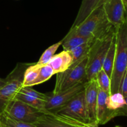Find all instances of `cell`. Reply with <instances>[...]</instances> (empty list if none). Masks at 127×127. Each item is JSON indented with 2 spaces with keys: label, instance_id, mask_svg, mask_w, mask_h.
Listing matches in <instances>:
<instances>
[{
  "label": "cell",
  "instance_id": "603a6c76",
  "mask_svg": "<svg viewBox=\"0 0 127 127\" xmlns=\"http://www.w3.org/2000/svg\"><path fill=\"white\" fill-rule=\"evenodd\" d=\"M54 74H55L54 71L48 64L42 66L37 78L32 82L31 87L36 85L41 84V83L46 82L49 80Z\"/></svg>",
  "mask_w": 127,
  "mask_h": 127
},
{
  "label": "cell",
  "instance_id": "ac0fdd59",
  "mask_svg": "<svg viewBox=\"0 0 127 127\" xmlns=\"http://www.w3.org/2000/svg\"><path fill=\"white\" fill-rule=\"evenodd\" d=\"M116 33L113 37L110 46L109 47L107 54L104 59V64L102 65V69L111 79L113 67H114V61H115V52H116Z\"/></svg>",
  "mask_w": 127,
  "mask_h": 127
},
{
  "label": "cell",
  "instance_id": "3957f363",
  "mask_svg": "<svg viewBox=\"0 0 127 127\" xmlns=\"http://www.w3.org/2000/svg\"><path fill=\"white\" fill-rule=\"evenodd\" d=\"M88 55L73 63L64 72L57 73L55 86L52 93H57L79 83L87 82L86 68Z\"/></svg>",
  "mask_w": 127,
  "mask_h": 127
},
{
  "label": "cell",
  "instance_id": "30bf717a",
  "mask_svg": "<svg viewBox=\"0 0 127 127\" xmlns=\"http://www.w3.org/2000/svg\"><path fill=\"white\" fill-rule=\"evenodd\" d=\"M47 95L38 92L31 87H22L14 98L34 107L45 113H48L45 108Z\"/></svg>",
  "mask_w": 127,
  "mask_h": 127
},
{
  "label": "cell",
  "instance_id": "9a60e30c",
  "mask_svg": "<svg viewBox=\"0 0 127 127\" xmlns=\"http://www.w3.org/2000/svg\"><path fill=\"white\" fill-rule=\"evenodd\" d=\"M72 63L73 59L71 54L68 51H63L58 54H55L48 64L57 74L68 69Z\"/></svg>",
  "mask_w": 127,
  "mask_h": 127
},
{
  "label": "cell",
  "instance_id": "52a82bcc",
  "mask_svg": "<svg viewBox=\"0 0 127 127\" xmlns=\"http://www.w3.org/2000/svg\"><path fill=\"white\" fill-rule=\"evenodd\" d=\"M2 113L17 121L33 125L35 124L41 117L45 114L44 112L16 98L9 102Z\"/></svg>",
  "mask_w": 127,
  "mask_h": 127
},
{
  "label": "cell",
  "instance_id": "8992f818",
  "mask_svg": "<svg viewBox=\"0 0 127 127\" xmlns=\"http://www.w3.org/2000/svg\"><path fill=\"white\" fill-rule=\"evenodd\" d=\"M84 90L74 97L66 105L56 111L54 114L81 125L90 123Z\"/></svg>",
  "mask_w": 127,
  "mask_h": 127
},
{
  "label": "cell",
  "instance_id": "44dd1931",
  "mask_svg": "<svg viewBox=\"0 0 127 127\" xmlns=\"http://www.w3.org/2000/svg\"><path fill=\"white\" fill-rule=\"evenodd\" d=\"M62 41L61 40V41H59L58 42L54 44H53L52 46H51L50 47L47 48V49L43 52V53L42 54L40 58L38 60V62L36 63V64L40 66V67L45 65L48 64L49 63L50 61H51V59H52V57H53V56H54V55L55 54L57 49L59 48V47L62 45Z\"/></svg>",
  "mask_w": 127,
  "mask_h": 127
},
{
  "label": "cell",
  "instance_id": "d6986e66",
  "mask_svg": "<svg viewBox=\"0 0 127 127\" xmlns=\"http://www.w3.org/2000/svg\"><path fill=\"white\" fill-rule=\"evenodd\" d=\"M95 41L96 40L94 39L89 41L86 43L80 45L76 48L73 49L72 51H69V52L71 55L72 59H73V63L72 64L78 62L79 60L82 59L84 57L88 56L89 51H90L91 48Z\"/></svg>",
  "mask_w": 127,
  "mask_h": 127
},
{
  "label": "cell",
  "instance_id": "f1b7e54d",
  "mask_svg": "<svg viewBox=\"0 0 127 127\" xmlns=\"http://www.w3.org/2000/svg\"><path fill=\"white\" fill-rule=\"evenodd\" d=\"M5 83H6V78H0V88H2Z\"/></svg>",
  "mask_w": 127,
  "mask_h": 127
},
{
  "label": "cell",
  "instance_id": "7c38bea8",
  "mask_svg": "<svg viewBox=\"0 0 127 127\" xmlns=\"http://www.w3.org/2000/svg\"><path fill=\"white\" fill-rule=\"evenodd\" d=\"M34 125L36 127H82L83 125L73 123L49 112L43 115Z\"/></svg>",
  "mask_w": 127,
  "mask_h": 127
},
{
  "label": "cell",
  "instance_id": "7402d4cb",
  "mask_svg": "<svg viewBox=\"0 0 127 127\" xmlns=\"http://www.w3.org/2000/svg\"><path fill=\"white\" fill-rule=\"evenodd\" d=\"M98 87L102 90L111 94V79L102 68L96 76Z\"/></svg>",
  "mask_w": 127,
  "mask_h": 127
},
{
  "label": "cell",
  "instance_id": "f546056e",
  "mask_svg": "<svg viewBox=\"0 0 127 127\" xmlns=\"http://www.w3.org/2000/svg\"><path fill=\"white\" fill-rule=\"evenodd\" d=\"M0 127H2V123H1V121H0Z\"/></svg>",
  "mask_w": 127,
  "mask_h": 127
},
{
  "label": "cell",
  "instance_id": "d4e9b609",
  "mask_svg": "<svg viewBox=\"0 0 127 127\" xmlns=\"http://www.w3.org/2000/svg\"><path fill=\"white\" fill-rule=\"evenodd\" d=\"M119 92L121 93L124 97L127 96V68L121 82Z\"/></svg>",
  "mask_w": 127,
  "mask_h": 127
},
{
  "label": "cell",
  "instance_id": "2e32d148",
  "mask_svg": "<svg viewBox=\"0 0 127 127\" xmlns=\"http://www.w3.org/2000/svg\"><path fill=\"white\" fill-rule=\"evenodd\" d=\"M93 39L95 40L93 37H86L82 36L75 33L71 30H69L65 37L62 40V46L63 48V51L69 52L80 45Z\"/></svg>",
  "mask_w": 127,
  "mask_h": 127
},
{
  "label": "cell",
  "instance_id": "ffe728a7",
  "mask_svg": "<svg viewBox=\"0 0 127 127\" xmlns=\"http://www.w3.org/2000/svg\"><path fill=\"white\" fill-rule=\"evenodd\" d=\"M41 67L36 64H31L25 70L22 87H31L32 82L37 78Z\"/></svg>",
  "mask_w": 127,
  "mask_h": 127
},
{
  "label": "cell",
  "instance_id": "9c48e42d",
  "mask_svg": "<svg viewBox=\"0 0 127 127\" xmlns=\"http://www.w3.org/2000/svg\"><path fill=\"white\" fill-rule=\"evenodd\" d=\"M103 7L108 21L115 29L125 24V11L123 0H106Z\"/></svg>",
  "mask_w": 127,
  "mask_h": 127
},
{
  "label": "cell",
  "instance_id": "cb8c5ba5",
  "mask_svg": "<svg viewBox=\"0 0 127 127\" xmlns=\"http://www.w3.org/2000/svg\"><path fill=\"white\" fill-rule=\"evenodd\" d=\"M0 121L2 123V127H36L33 124L12 119L4 113L0 114Z\"/></svg>",
  "mask_w": 127,
  "mask_h": 127
},
{
  "label": "cell",
  "instance_id": "ba28073f",
  "mask_svg": "<svg viewBox=\"0 0 127 127\" xmlns=\"http://www.w3.org/2000/svg\"><path fill=\"white\" fill-rule=\"evenodd\" d=\"M85 83H79L70 88L58 92L47 95L45 108L47 112L54 113L71 100L74 97L84 90Z\"/></svg>",
  "mask_w": 127,
  "mask_h": 127
},
{
  "label": "cell",
  "instance_id": "6da1fadb",
  "mask_svg": "<svg viewBox=\"0 0 127 127\" xmlns=\"http://www.w3.org/2000/svg\"><path fill=\"white\" fill-rule=\"evenodd\" d=\"M70 30L84 37L97 40L104 38L116 29L108 21L102 5L93 11L81 23L71 27Z\"/></svg>",
  "mask_w": 127,
  "mask_h": 127
},
{
  "label": "cell",
  "instance_id": "484cf974",
  "mask_svg": "<svg viewBox=\"0 0 127 127\" xmlns=\"http://www.w3.org/2000/svg\"><path fill=\"white\" fill-rule=\"evenodd\" d=\"M124 97H125V104L122 108L117 111V117H119V116H126L127 117V96Z\"/></svg>",
  "mask_w": 127,
  "mask_h": 127
},
{
  "label": "cell",
  "instance_id": "4fadbf2b",
  "mask_svg": "<svg viewBox=\"0 0 127 127\" xmlns=\"http://www.w3.org/2000/svg\"><path fill=\"white\" fill-rule=\"evenodd\" d=\"M109 95L110 94L99 88L96 110L97 123L99 125L106 124L107 122L113 119L110 112L107 109L106 104L107 98Z\"/></svg>",
  "mask_w": 127,
  "mask_h": 127
},
{
  "label": "cell",
  "instance_id": "83f0119b",
  "mask_svg": "<svg viewBox=\"0 0 127 127\" xmlns=\"http://www.w3.org/2000/svg\"><path fill=\"white\" fill-rule=\"evenodd\" d=\"M82 127H99L97 123H89V124L83 125Z\"/></svg>",
  "mask_w": 127,
  "mask_h": 127
},
{
  "label": "cell",
  "instance_id": "277c9868",
  "mask_svg": "<svg viewBox=\"0 0 127 127\" xmlns=\"http://www.w3.org/2000/svg\"><path fill=\"white\" fill-rule=\"evenodd\" d=\"M116 32L117 30H114L106 37L96 40L93 44L88 54L86 68L87 81L95 79L98 72L102 68L105 56Z\"/></svg>",
  "mask_w": 127,
  "mask_h": 127
},
{
  "label": "cell",
  "instance_id": "4dcf8cb0",
  "mask_svg": "<svg viewBox=\"0 0 127 127\" xmlns=\"http://www.w3.org/2000/svg\"><path fill=\"white\" fill-rule=\"evenodd\" d=\"M120 127V126H119V125H117V126H115V127Z\"/></svg>",
  "mask_w": 127,
  "mask_h": 127
},
{
  "label": "cell",
  "instance_id": "4316f807",
  "mask_svg": "<svg viewBox=\"0 0 127 127\" xmlns=\"http://www.w3.org/2000/svg\"><path fill=\"white\" fill-rule=\"evenodd\" d=\"M124 3V6H125V23L127 25V0H123Z\"/></svg>",
  "mask_w": 127,
  "mask_h": 127
},
{
  "label": "cell",
  "instance_id": "8fae6325",
  "mask_svg": "<svg viewBox=\"0 0 127 127\" xmlns=\"http://www.w3.org/2000/svg\"><path fill=\"white\" fill-rule=\"evenodd\" d=\"M84 91L90 123H97L96 110L99 87L96 78L86 82Z\"/></svg>",
  "mask_w": 127,
  "mask_h": 127
},
{
  "label": "cell",
  "instance_id": "5bb4252c",
  "mask_svg": "<svg viewBox=\"0 0 127 127\" xmlns=\"http://www.w3.org/2000/svg\"><path fill=\"white\" fill-rule=\"evenodd\" d=\"M106 0H82L78 14L71 27L81 23L93 11L102 6Z\"/></svg>",
  "mask_w": 127,
  "mask_h": 127
},
{
  "label": "cell",
  "instance_id": "7a4b0ae2",
  "mask_svg": "<svg viewBox=\"0 0 127 127\" xmlns=\"http://www.w3.org/2000/svg\"><path fill=\"white\" fill-rule=\"evenodd\" d=\"M116 52L111 76V94L119 92L127 68V25L124 24L116 32Z\"/></svg>",
  "mask_w": 127,
  "mask_h": 127
},
{
  "label": "cell",
  "instance_id": "5b68a950",
  "mask_svg": "<svg viewBox=\"0 0 127 127\" xmlns=\"http://www.w3.org/2000/svg\"><path fill=\"white\" fill-rule=\"evenodd\" d=\"M30 65L17 64L6 78V83L0 88V114L4 112L9 102L14 98L22 87L25 70Z\"/></svg>",
  "mask_w": 127,
  "mask_h": 127
},
{
  "label": "cell",
  "instance_id": "e0dca14e",
  "mask_svg": "<svg viewBox=\"0 0 127 127\" xmlns=\"http://www.w3.org/2000/svg\"><path fill=\"white\" fill-rule=\"evenodd\" d=\"M106 104L107 109L110 112L112 118H114L117 117V111L125 105V97L119 92L112 93L107 98Z\"/></svg>",
  "mask_w": 127,
  "mask_h": 127
}]
</instances>
